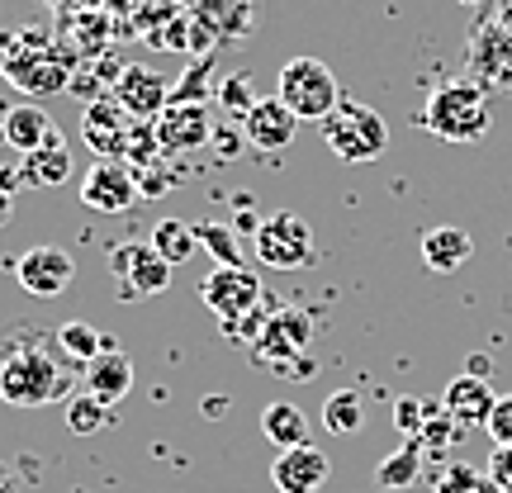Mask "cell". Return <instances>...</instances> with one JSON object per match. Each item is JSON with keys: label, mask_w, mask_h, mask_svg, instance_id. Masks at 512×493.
Here are the masks:
<instances>
[{"label": "cell", "mask_w": 512, "mask_h": 493, "mask_svg": "<svg viewBox=\"0 0 512 493\" xmlns=\"http://www.w3.org/2000/svg\"><path fill=\"white\" fill-rule=\"evenodd\" d=\"M275 95L290 105L294 119H313V124H323V119L342 105V86H337V76H332L328 62H318V57H290V62L280 67Z\"/></svg>", "instance_id": "cell-4"}, {"label": "cell", "mask_w": 512, "mask_h": 493, "mask_svg": "<svg viewBox=\"0 0 512 493\" xmlns=\"http://www.w3.org/2000/svg\"><path fill=\"white\" fill-rule=\"evenodd\" d=\"M460 432H465V427H460L441 403H427V422H422V437H418L422 451H432V456H437V451H451L460 441Z\"/></svg>", "instance_id": "cell-28"}, {"label": "cell", "mask_w": 512, "mask_h": 493, "mask_svg": "<svg viewBox=\"0 0 512 493\" xmlns=\"http://www.w3.org/2000/svg\"><path fill=\"white\" fill-rule=\"evenodd\" d=\"M318 128H323V143H328L332 157H337V162H351V166L380 162L384 147H389V124H384L370 105L347 100V95H342V105H337Z\"/></svg>", "instance_id": "cell-3"}, {"label": "cell", "mask_w": 512, "mask_h": 493, "mask_svg": "<svg viewBox=\"0 0 512 493\" xmlns=\"http://www.w3.org/2000/svg\"><path fill=\"white\" fill-rule=\"evenodd\" d=\"M470 256H475V238L465 228H456V223H437V228L422 233V261H427V271L456 275Z\"/></svg>", "instance_id": "cell-18"}, {"label": "cell", "mask_w": 512, "mask_h": 493, "mask_svg": "<svg viewBox=\"0 0 512 493\" xmlns=\"http://www.w3.org/2000/svg\"><path fill=\"white\" fill-rule=\"evenodd\" d=\"M422 422H427V399H418V394H403V399H394V427H399L408 441L422 437Z\"/></svg>", "instance_id": "cell-31"}, {"label": "cell", "mask_w": 512, "mask_h": 493, "mask_svg": "<svg viewBox=\"0 0 512 493\" xmlns=\"http://www.w3.org/2000/svg\"><path fill=\"white\" fill-rule=\"evenodd\" d=\"M294 128H299V119L290 114V105L280 95H266V100H256L252 110L242 114L247 147H256V152H285L294 143Z\"/></svg>", "instance_id": "cell-13"}, {"label": "cell", "mask_w": 512, "mask_h": 493, "mask_svg": "<svg viewBox=\"0 0 512 493\" xmlns=\"http://www.w3.org/2000/svg\"><path fill=\"white\" fill-rule=\"evenodd\" d=\"M484 432L494 437V446H512V394H503V399L494 403V413H489V422H484Z\"/></svg>", "instance_id": "cell-32"}, {"label": "cell", "mask_w": 512, "mask_h": 493, "mask_svg": "<svg viewBox=\"0 0 512 493\" xmlns=\"http://www.w3.org/2000/svg\"><path fill=\"white\" fill-rule=\"evenodd\" d=\"M309 318L299 309H275L271 318H266V328H261V337H256V361H266V366H280V370H290V361L299 356V351L309 347Z\"/></svg>", "instance_id": "cell-12"}, {"label": "cell", "mask_w": 512, "mask_h": 493, "mask_svg": "<svg viewBox=\"0 0 512 493\" xmlns=\"http://www.w3.org/2000/svg\"><path fill=\"white\" fill-rule=\"evenodd\" d=\"M219 100H223V105H228V110H233V114H238V119H242V114H247V110H252V105H256L252 86H247V81H242V76H228V81H223Z\"/></svg>", "instance_id": "cell-33"}, {"label": "cell", "mask_w": 512, "mask_h": 493, "mask_svg": "<svg viewBox=\"0 0 512 493\" xmlns=\"http://www.w3.org/2000/svg\"><path fill=\"white\" fill-rule=\"evenodd\" d=\"M152 247L171 261V266H185L190 256L200 252V233H195V223H185V219H162L157 228H152Z\"/></svg>", "instance_id": "cell-24"}, {"label": "cell", "mask_w": 512, "mask_h": 493, "mask_svg": "<svg viewBox=\"0 0 512 493\" xmlns=\"http://www.w3.org/2000/svg\"><path fill=\"white\" fill-rule=\"evenodd\" d=\"M105 422H110V403H100L95 394H76V399H67V432H76V437H95Z\"/></svg>", "instance_id": "cell-29"}, {"label": "cell", "mask_w": 512, "mask_h": 493, "mask_svg": "<svg viewBox=\"0 0 512 493\" xmlns=\"http://www.w3.org/2000/svg\"><path fill=\"white\" fill-rule=\"evenodd\" d=\"M261 432L275 451H294V446H309V418L294 408V403H266L261 408Z\"/></svg>", "instance_id": "cell-21"}, {"label": "cell", "mask_w": 512, "mask_h": 493, "mask_svg": "<svg viewBox=\"0 0 512 493\" xmlns=\"http://www.w3.org/2000/svg\"><path fill=\"white\" fill-rule=\"evenodd\" d=\"M53 133L57 128L48 124V114L38 110V105H15V110L5 114V124H0V143L10 147V152H19V157H29V152H38Z\"/></svg>", "instance_id": "cell-19"}, {"label": "cell", "mask_w": 512, "mask_h": 493, "mask_svg": "<svg viewBox=\"0 0 512 493\" xmlns=\"http://www.w3.org/2000/svg\"><path fill=\"white\" fill-rule=\"evenodd\" d=\"M223 408H228V399H204V413H209V418H214V413H223Z\"/></svg>", "instance_id": "cell-38"}, {"label": "cell", "mask_w": 512, "mask_h": 493, "mask_svg": "<svg viewBox=\"0 0 512 493\" xmlns=\"http://www.w3.org/2000/svg\"><path fill=\"white\" fill-rule=\"evenodd\" d=\"M465 375H479V380H489V356H470V370Z\"/></svg>", "instance_id": "cell-37"}, {"label": "cell", "mask_w": 512, "mask_h": 493, "mask_svg": "<svg viewBox=\"0 0 512 493\" xmlns=\"http://www.w3.org/2000/svg\"><path fill=\"white\" fill-rule=\"evenodd\" d=\"M53 342H57V351H62L67 361L91 366L95 356L105 351V332H95L91 323H62V328H53Z\"/></svg>", "instance_id": "cell-25"}, {"label": "cell", "mask_w": 512, "mask_h": 493, "mask_svg": "<svg viewBox=\"0 0 512 493\" xmlns=\"http://www.w3.org/2000/svg\"><path fill=\"white\" fill-rule=\"evenodd\" d=\"M0 166H5V162H0Z\"/></svg>", "instance_id": "cell-40"}, {"label": "cell", "mask_w": 512, "mask_h": 493, "mask_svg": "<svg viewBox=\"0 0 512 493\" xmlns=\"http://www.w3.org/2000/svg\"><path fill=\"white\" fill-rule=\"evenodd\" d=\"M200 299L209 304L214 318H223V323L252 318V313H261L271 304L266 290H261V275L247 271V266H214V271L200 280Z\"/></svg>", "instance_id": "cell-6"}, {"label": "cell", "mask_w": 512, "mask_h": 493, "mask_svg": "<svg viewBox=\"0 0 512 493\" xmlns=\"http://www.w3.org/2000/svg\"><path fill=\"white\" fill-rule=\"evenodd\" d=\"M328 475H332V465L313 441L309 446H294V451H280L271 460V479L280 493H323Z\"/></svg>", "instance_id": "cell-14"}, {"label": "cell", "mask_w": 512, "mask_h": 493, "mask_svg": "<svg viewBox=\"0 0 512 493\" xmlns=\"http://www.w3.org/2000/svg\"><path fill=\"white\" fill-rule=\"evenodd\" d=\"M0 493H15V479H10V470L0 465Z\"/></svg>", "instance_id": "cell-39"}, {"label": "cell", "mask_w": 512, "mask_h": 493, "mask_svg": "<svg viewBox=\"0 0 512 493\" xmlns=\"http://www.w3.org/2000/svg\"><path fill=\"white\" fill-rule=\"evenodd\" d=\"M427 133H437L441 143H479L489 133V95L479 81H446L432 91L427 110L418 114Z\"/></svg>", "instance_id": "cell-2"}, {"label": "cell", "mask_w": 512, "mask_h": 493, "mask_svg": "<svg viewBox=\"0 0 512 493\" xmlns=\"http://www.w3.org/2000/svg\"><path fill=\"white\" fill-rule=\"evenodd\" d=\"M114 100L124 105V114L133 124H152L157 114L171 105V91H166V76L152 72V67H124L114 76Z\"/></svg>", "instance_id": "cell-11"}, {"label": "cell", "mask_w": 512, "mask_h": 493, "mask_svg": "<svg viewBox=\"0 0 512 493\" xmlns=\"http://www.w3.org/2000/svg\"><path fill=\"white\" fill-rule=\"evenodd\" d=\"M422 460H427L422 441H403L399 451H389V456L375 465V484H380V489H413L422 475Z\"/></svg>", "instance_id": "cell-22"}, {"label": "cell", "mask_w": 512, "mask_h": 493, "mask_svg": "<svg viewBox=\"0 0 512 493\" xmlns=\"http://www.w3.org/2000/svg\"><path fill=\"white\" fill-rule=\"evenodd\" d=\"M128 133H133V119L124 114L119 100H91L86 114H81V138L91 143L95 157H119L128 143Z\"/></svg>", "instance_id": "cell-15"}, {"label": "cell", "mask_w": 512, "mask_h": 493, "mask_svg": "<svg viewBox=\"0 0 512 493\" xmlns=\"http://www.w3.org/2000/svg\"><path fill=\"white\" fill-rule=\"evenodd\" d=\"M494 389L489 380H479V375H456V380L446 384V394H441V408L460 422V427H484L489 413H494Z\"/></svg>", "instance_id": "cell-17"}, {"label": "cell", "mask_w": 512, "mask_h": 493, "mask_svg": "<svg viewBox=\"0 0 512 493\" xmlns=\"http://www.w3.org/2000/svg\"><path fill=\"white\" fill-rule=\"evenodd\" d=\"M195 233H200V252L214 256V266H242L233 223H195Z\"/></svg>", "instance_id": "cell-30"}, {"label": "cell", "mask_w": 512, "mask_h": 493, "mask_svg": "<svg viewBox=\"0 0 512 493\" xmlns=\"http://www.w3.org/2000/svg\"><path fill=\"white\" fill-rule=\"evenodd\" d=\"M67 389H72V375L53 332L19 328L0 337V399L10 408H48Z\"/></svg>", "instance_id": "cell-1"}, {"label": "cell", "mask_w": 512, "mask_h": 493, "mask_svg": "<svg viewBox=\"0 0 512 493\" xmlns=\"http://www.w3.org/2000/svg\"><path fill=\"white\" fill-rule=\"evenodd\" d=\"M323 427H328L332 437H356L366 427V399H361V389H332L328 399H323Z\"/></svg>", "instance_id": "cell-23"}, {"label": "cell", "mask_w": 512, "mask_h": 493, "mask_svg": "<svg viewBox=\"0 0 512 493\" xmlns=\"http://www.w3.org/2000/svg\"><path fill=\"white\" fill-rule=\"evenodd\" d=\"M252 242H256V261L271 266V271H304L313 261V228L304 214H290V209L261 219Z\"/></svg>", "instance_id": "cell-5"}, {"label": "cell", "mask_w": 512, "mask_h": 493, "mask_svg": "<svg viewBox=\"0 0 512 493\" xmlns=\"http://www.w3.org/2000/svg\"><path fill=\"white\" fill-rule=\"evenodd\" d=\"M15 280L24 285V294L34 299H57L76 280V261L62 247H29L24 256H15Z\"/></svg>", "instance_id": "cell-10"}, {"label": "cell", "mask_w": 512, "mask_h": 493, "mask_svg": "<svg viewBox=\"0 0 512 493\" xmlns=\"http://www.w3.org/2000/svg\"><path fill=\"white\" fill-rule=\"evenodd\" d=\"M143 195L138 185V171L119 157H95L91 171L81 176V204L95 209V214H128Z\"/></svg>", "instance_id": "cell-7"}, {"label": "cell", "mask_w": 512, "mask_h": 493, "mask_svg": "<svg viewBox=\"0 0 512 493\" xmlns=\"http://www.w3.org/2000/svg\"><path fill=\"white\" fill-rule=\"evenodd\" d=\"M128 389H133V361L114 347V337H105V351L86 366V394L114 408L119 399H128Z\"/></svg>", "instance_id": "cell-16"}, {"label": "cell", "mask_w": 512, "mask_h": 493, "mask_svg": "<svg viewBox=\"0 0 512 493\" xmlns=\"http://www.w3.org/2000/svg\"><path fill=\"white\" fill-rule=\"evenodd\" d=\"M5 72H10V81H15L19 91H34V95H53L67 86V76H62V67L57 62H5Z\"/></svg>", "instance_id": "cell-26"}, {"label": "cell", "mask_w": 512, "mask_h": 493, "mask_svg": "<svg viewBox=\"0 0 512 493\" xmlns=\"http://www.w3.org/2000/svg\"><path fill=\"white\" fill-rule=\"evenodd\" d=\"M214 133H219V157L223 162H233L242 147H247V133H233L228 124H214Z\"/></svg>", "instance_id": "cell-35"}, {"label": "cell", "mask_w": 512, "mask_h": 493, "mask_svg": "<svg viewBox=\"0 0 512 493\" xmlns=\"http://www.w3.org/2000/svg\"><path fill=\"white\" fill-rule=\"evenodd\" d=\"M110 271L119 275V285L124 294H138V299H152V294H162L171 285V261H166L152 242H119L110 252Z\"/></svg>", "instance_id": "cell-8"}, {"label": "cell", "mask_w": 512, "mask_h": 493, "mask_svg": "<svg viewBox=\"0 0 512 493\" xmlns=\"http://www.w3.org/2000/svg\"><path fill=\"white\" fill-rule=\"evenodd\" d=\"M437 493H503V489L489 479V470H475V465H465V460H451L437 475Z\"/></svg>", "instance_id": "cell-27"}, {"label": "cell", "mask_w": 512, "mask_h": 493, "mask_svg": "<svg viewBox=\"0 0 512 493\" xmlns=\"http://www.w3.org/2000/svg\"><path fill=\"white\" fill-rule=\"evenodd\" d=\"M489 479H494L503 493H512V446H494V456H489Z\"/></svg>", "instance_id": "cell-34"}, {"label": "cell", "mask_w": 512, "mask_h": 493, "mask_svg": "<svg viewBox=\"0 0 512 493\" xmlns=\"http://www.w3.org/2000/svg\"><path fill=\"white\" fill-rule=\"evenodd\" d=\"M19 166H24V185H34V190H53V185H62L67 176H72V152H67V138L53 133L38 152L19 157Z\"/></svg>", "instance_id": "cell-20"}, {"label": "cell", "mask_w": 512, "mask_h": 493, "mask_svg": "<svg viewBox=\"0 0 512 493\" xmlns=\"http://www.w3.org/2000/svg\"><path fill=\"white\" fill-rule=\"evenodd\" d=\"M152 133H157V147L181 157V152H200L209 138H214V119L200 100H176L166 105L157 119H152Z\"/></svg>", "instance_id": "cell-9"}, {"label": "cell", "mask_w": 512, "mask_h": 493, "mask_svg": "<svg viewBox=\"0 0 512 493\" xmlns=\"http://www.w3.org/2000/svg\"><path fill=\"white\" fill-rule=\"evenodd\" d=\"M10 214H15V195H10V190H0V228L10 223Z\"/></svg>", "instance_id": "cell-36"}]
</instances>
